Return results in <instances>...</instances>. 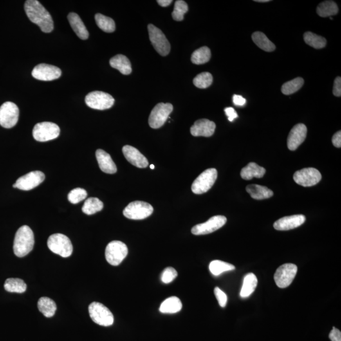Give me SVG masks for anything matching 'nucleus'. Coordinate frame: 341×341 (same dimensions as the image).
Instances as JSON below:
<instances>
[{"label": "nucleus", "mask_w": 341, "mask_h": 341, "mask_svg": "<svg viewBox=\"0 0 341 341\" xmlns=\"http://www.w3.org/2000/svg\"><path fill=\"white\" fill-rule=\"evenodd\" d=\"M24 9L29 20L37 25L42 32H52L54 29L52 17L39 1L28 0L25 3Z\"/></svg>", "instance_id": "f257e3e1"}, {"label": "nucleus", "mask_w": 341, "mask_h": 341, "mask_svg": "<svg viewBox=\"0 0 341 341\" xmlns=\"http://www.w3.org/2000/svg\"><path fill=\"white\" fill-rule=\"evenodd\" d=\"M34 245V236L28 226L24 225L15 234L13 251L18 257H24L33 250Z\"/></svg>", "instance_id": "f03ea898"}, {"label": "nucleus", "mask_w": 341, "mask_h": 341, "mask_svg": "<svg viewBox=\"0 0 341 341\" xmlns=\"http://www.w3.org/2000/svg\"><path fill=\"white\" fill-rule=\"evenodd\" d=\"M48 246L51 252L62 257H69L72 254L73 246L70 239L67 236L60 233L49 237Z\"/></svg>", "instance_id": "7ed1b4c3"}, {"label": "nucleus", "mask_w": 341, "mask_h": 341, "mask_svg": "<svg viewBox=\"0 0 341 341\" xmlns=\"http://www.w3.org/2000/svg\"><path fill=\"white\" fill-rule=\"evenodd\" d=\"M90 317L96 324L109 327L113 324L114 316L104 305L98 302L92 303L89 307Z\"/></svg>", "instance_id": "20e7f679"}, {"label": "nucleus", "mask_w": 341, "mask_h": 341, "mask_svg": "<svg viewBox=\"0 0 341 341\" xmlns=\"http://www.w3.org/2000/svg\"><path fill=\"white\" fill-rule=\"evenodd\" d=\"M217 178V171L214 168L204 170L194 181L192 192L195 194H203L208 191L214 185Z\"/></svg>", "instance_id": "39448f33"}, {"label": "nucleus", "mask_w": 341, "mask_h": 341, "mask_svg": "<svg viewBox=\"0 0 341 341\" xmlns=\"http://www.w3.org/2000/svg\"><path fill=\"white\" fill-rule=\"evenodd\" d=\"M129 252L126 244L120 241H113L107 244L105 250L107 262L113 266H118L127 257Z\"/></svg>", "instance_id": "423d86ee"}, {"label": "nucleus", "mask_w": 341, "mask_h": 341, "mask_svg": "<svg viewBox=\"0 0 341 341\" xmlns=\"http://www.w3.org/2000/svg\"><path fill=\"white\" fill-rule=\"evenodd\" d=\"M60 129L55 123L42 122L37 123L34 127L33 135L34 138L38 142H47L58 137Z\"/></svg>", "instance_id": "0eeeda50"}, {"label": "nucleus", "mask_w": 341, "mask_h": 341, "mask_svg": "<svg viewBox=\"0 0 341 341\" xmlns=\"http://www.w3.org/2000/svg\"><path fill=\"white\" fill-rule=\"evenodd\" d=\"M173 106L170 103L161 102L157 104L152 110L149 118V126L152 129H158L163 127L172 113Z\"/></svg>", "instance_id": "6e6552de"}, {"label": "nucleus", "mask_w": 341, "mask_h": 341, "mask_svg": "<svg viewBox=\"0 0 341 341\" xmlns=\"http://www.w3.org/2000/svg\"><path fill=\"white\" fill-rule=\"evenodd\" d=\"M154 208L145 202L135 201L130 203L123 210V215L128 219L142 220L147 218L153 213Z\"/></svg>", "instance_id": "1a4fd4ad"}, {"label": "nucleus", "mask_w": 341, "mask_h": 341, "mask_svg": "<svg viewBox=\"0 0 341 341\" xmlns=\"http://www.w3.org/2000/svg\"><path fill=\"white\" fill-rule=\"evenodd\" d=\"M148 31L150 41L157 52L163 57L167 56L170 52V46L162 31L152 24H149Z\"/></svg>", "instance_id": "9d476101"}, {"label": "nucleus", "mask_w": 341, "mask_h": 341, "mask_svg": "<svg viewBox=\"0 0 341 341\" xmlns=\"http://www.w3.org/2000/svg\"><path fill=\"white\" fill-rule=\"evenodd\" d=\"M85 103L91 108L104 110L113 106L114 100L110 94L102 91H94L85 97Z\"/></svg>", "instance_id": "9b49d317"}, {"label": "nucleus", "mask_w": 341, "mask_h": 341, "mask_svg": "<svg viewBox=\"0 0 341 341\" xmlns=\"http://www.w3.org/2000/svg\"><path fill=\"white\" fill-rule=\"evenodd\" d=\"M19 109L15 103L6 102L0 107V125L4 129H11L19 120Z\"/></svg>", "instance_id": "f8f14e48"}, {"label": "nucleus", "mask_w": 341, "mask_h": 341, "mask_svg": "<svg viewBox=\"0 0 341 341\" xmlns=\"http://www.w3.org/2000/svg\"><path fill=\"white\" fill-rule=\"evenodd\" d=\"M298 268L293 264H285L277 269L274 274L275 284L279 288H286L292 283Z\"/></svg>", "instance_id": "ddd939ff"}, {"label": "nucleus", "mask_w": 341, "mask_h": 341, "mask_svg": "<svg viewBox=\"0 0 341 341\" xmlns=\"http://www.w3.org/2000/svg\"><path fill=\"white\" fill-rule=\"evenodd\" d=\"M294 180L304 187H312L319 183L322 175L319 170L313 168H304L298 170L293 176Z\"/></svg>", "instance_id": "4468645a"}, {"label": "nucleus", "mask_w": 341, "mask_h": 341, "mask_svg": "<svg viewBox=\"0 0 341 341\" xmlns=\"http://www.w3.org/2000/svg\"><path fill=\"white\" fill-rule=\"evenodd\" d=\"M44 179L45 175L43 172L39 170H35L29 172L18 179L16 182L13 184V187L28 191L39 186L43 182Z\"/></svg>", "instance_id": "2eb2a0df"}, {"label": "nucleus", "mask_w": 341, "mask_h": 341, "mask_svg": "<svg viewBox=\"0 0 341 341\" xmlns=\"http://www.w3.org/2000/svg\"><path fill=\"white\" fill-rule=\"evenodd\" d=\"M227 222V219L223 215H215L205 223L197 224L192 229V234L204 235L210 234L221 228Z\"/></svg>", "instance_id": "dca6fc26"}, {"label": "nucleus", "mask_w": 341, "mask_h": 341, "mask_svg": "<svg viewBox=\"0 0 341 341\" xmlns=\"http://www.w3.org/2000/svg\"><path fill=\"white\" fill-rule=\"evenodd\" d=\"M32 75L35 79L42 81H51L61 77L62 71L58 67L53 65L41 64L34 67Z\"/></svg>", "instance_id": "f3484780"}, {"label": "nucleus", "mask_w": 341, "mask_h": 341, "mask_svg": "<svg viewBox=\"0 0 341 341\" xmlns=\"http://www.w3.org/2000/svg\"><path fill=\"white\" fill-rule=\"evenodd\" d=\"M307 128L299 123L291 129L288 137V147L290 150H297L307 137Z\"/></svg>", "instance_id": "a211bd4d"}, {"label": "nucleus", "mask_w": 341, "mask_h": 341, "mask_svg": "<svg viewBox=\"0 0 341 341\" xmlns=\"http://www.w3.org/2000/svg\"><path fill=\"white\" fill-rule=\"evenodd\" d=\"M122 150L125 158L135 167L145 168L149 165L147 158L136 148L130 145H125L123 147Z\"/></svg>", "instance_id": "6ab92c4d"}, {"label": "nucleus", "mask_w": 341, "mask_h": 341, "mask_svg": "<svg viewBox=\"0 0 341 341\" xmlns=\"http://www.w3.org/2000/svg\"><path fill=\"white\" fill-rule=\"evenodd\" d=\"M214 122L207 119H201L196 121L190 129V132L194 136L209 137L214 134L215 130Z\"/></svg>", "instance_id": "aec40b11"}, {"label": "nucleus", "mask_w": 341, "mask_h": 341, "mask_svg": "<svg viewBox=\"0 0 341 341\" xmlns=\"http://www.w3.org/2000/svg\"><path fill=\"white\" fill-rule=\"evenodd\" d=\"M305 215H293L280 218L273 224V227L276 230L287 231L299 227L305 222Z\"/></svg>", "instance_id": "412c9836"}, {"label": "nucleus", "mask_w": 341, "mask_h": 341, "mask_svg": "<svg viewBox=\"0 0 341 341\" xmlns=\"http://www.w3.org/2000/svg\"><path fill=\"white\" fill-rule=\"evenodd\" d=\"M99 167L102 171L107 174H114L117 171L115 163L109 154L102 149H98L96 152Z\"/></svg>", "instance_id": "4be33fe9"}, {"label": "nucleus", "mask_w": 341, "mask_h": 341, "mask_svg": "<svg viewBox=\"0 0 341 341\" xmlns=\"http://www.w3.org/2000/svg\"><path fill=\"white\" fill-rule=\"evenodd\" d=\"M69 24L77 36L82 40L88 39L89 34L84 22L75 13H69L68 15Z\"/></svg>", "instance_id": "5701e85b"}, {"label": "nucleus", "mask_w": 341, "mask_h": 341, "mask_svg": "<svg viewBox=\"0 0 341 341\" xmlns=\"http://www.w3.org/2000/svg\"><path fill=\"white\" fill-rule=\"evenodd\" d=\"M266 171L264 168L259 167L257 164L250 163L241 170V176L245 180H250L253 178H261L264 176Z\"/></svg>", "instance_id": "b1692460"}, {"label": "nucleus", "mask_w": 341, "mask_h": 341, "mask_svg": "<svg viewBox=\"0 0 341 341\" xmlns=\"http://www.w3.org/2000/svg\"><path fill=\"white\" fill-rule=\"evenodd\" d=\"M109 64L113 68L117 69L123 75H129L132 73L131 63L125 55L115 56L110 60Z\"/></svg>", "instance_id": "393cba45"}, {"label": "nucleus", "mask_w": 341, "mask_h": 341, "mask_svg": "<svg viewBox=\"0 0 341 341\" xmlns=\"http://www.w3.org/2000/svg\"><path fill=\"white\" fill-rule=\"evenodd\" d=\"M246 190L252 198L256 200L271 198L273 195L272 190L269 189L268 187L259 185H248Z\"/></svg>", "instance_id": "a878e982"}, {"label": "nucleus", "mask_w": 341, "mask_h": 341, "mask_svg": "<svg viewBox=\"0 0 341 341\" xmlns=\"http://www.w3.org/2000/svg\"><path fill=\"white\" fill-rule=\"evenodd\" d=\"M182 309V303L176 297H171L164 301L159 311L163 313H176Z\"/></svg>", "instance_id": "bb28decb"}, {"label": "nucleus", "mask_w": 341, "mask_h": 341, "mask_svg": "<svg viewBox=\"0 0 341 341\" xmlns=\"http://www.w3.org/2000/svg\"><path fill=\"white\" fill-rule=\"evenodd\" d=\"M39 310L45 317L51 318L55 315L57 307L55 302L48 297H41L37 302Z\"/></svg>", "instance_id": "cd10ccee"}, {"label": "nucleus", "mask_w": 341, "mask_h": 341, "mask_svg": "<svg viewBox=\"0 0 341 341\" xmlns=\"http://www.w3.org/2000/svg\"><path fill=\"white\" fill-rule=\"evenodd\" d=\"M258 280L253 273H249L244 278L243 286H242L240 296L242 298H248L254 292L257 288Z\"/></svg>", "instance_id": "c85d7f7f"}, {"label": "nucleus", "mask_w": 341, "mask_h": 341, "mask_svg": "<svg viewBox=\"0 0 341 341\" xmlns=\"http://www.w3.org/2000/svg\"><path fill=\"white\" fill-rule=\"evenodd\" d=\"M252 40L260 49L267 52H272L275 49V46L268 37L261 32H255L252 34Z\"/></svg>", "instance_id": "c756f323"}, {"label": "nucleus", "mask_w": 341, "mask_h": 341, "mask_svg": "<svg viewBox=\"0 0 341 341\" xmlns=\"http://www.w3.org/2000/svg\"><path fill=\"white\" fill-rule=\"evenodd\" d=\"M339 8L338 4L333 1H325L318 4L317 13L321 17L333 16L338 14Z\"/></svg>", "instance_id": "7c9ffc66"}, {"label": "nucleus", "mask_w": 341, "mask_h": 341, "mask_svg": "<svg viewBox=\"0 0 341 341\" xmlns=\"http://www.w3.org/2000/svg\"><path fill=\"white\" fill-rule=\"evenodd\" d=\"M4 289L8 292L23 293L27 289V284L19 278H9L4 284Z\"/></svg>", "instance_id": "2f4dec72"}, {"label": "nucleus", "mask_w": 341, "mask_h": 341, "mask_svg": "<svg viewBox=\"0 0 341 341\" xmlns=\"http://www.w3.org/2000/svg\"><path fill=\"white\" fill-rule=\"evenodd\" d=\"M104 207V204L100 199L91 197L85 201L82 207V212L87 215H93L101 211Z\"/></svg>", "instance_id": "473e14b6"}, {"label": "nucleus", "mask_w": 341, "mask_h": 341, "mask_svg": "<svg viewBox=\"0 0 341 341\" xmlns=\"http://www.w3.org/2000/svg\"><path fill=\"white\" fill-rule=\"evenodd\" d=\"M95 20L99 28L104 32L111 33L115 31V22L111 18L105 16L101 13H97L95 15Z\"/></svg>", "instance_id": "72a5a7b5"}, {"label": "nucleus", "mask_w": 341, "mask_h": 341, "mask_svg": "<svg viewBox=\"0 0 341 341\" xmlns=\"http://www.w3.org/2000/svg\"><path fill=\"white\" fill-rule=\"evenodd\" d=\"M211 58V52L208 47L204 46L193 53L191 60L193 64L202 65L206 64Z\"/></svg>", "instance_id": "f704fd0d"}, {"label": "nucleus", "mask_w": 341, "mask_h": 341, "mask_svg": "<svg viewBox=\"0 0 341 341\" xmlns=\"http://www.w3.org/2000/svg\"><path fill=\"white\" fill-rule=\"evenodd\" d=\"M304 37L305 42L313 48L322 49L326 46V39L315 34L307 32L304 34Z\"/></svg>", "instance_id": "c9c22d12"}, {"label": "nucleus", "mask_w": 341, "mask_h": 341, "mask_svg": "<svg viewBox=\"0 0 341 341\" xmlns=\"http://www.w3.org/2000/svg\"><path fill=\"white\" fill-rule=\"evenodd\" d=\"M235 267L233 265L227 263V262L221 261V260H214L210 262L209 270L213 275H219L222 273L235 270Z\"/></svg>", "instance_id": "e433bc0d"}, {"label": "nucleus", "mask_w": 341, "mask_h": 341, "mask_svg": "<svg viewBox=\"0 0 341 341\" xmlns=\"http://www.w3.org/2000/svg\"><path fill=\"white\" fill-rule=\"evenodd\" d=\"M304 84V78L297 77L291 81L284 83L281 87L282 93L284 95H290L299 91Z\"/></svg>", "instance_id": "4c0bfd02"}, {"label": "nucleus", "mask_w": 341, "mask_h": 341, "mask_svg": "<svg viewBox=\"0 0 341 341\" xmlns=\"http://www.w3.org/2000/svg\"><path fill=\"white\" fill-rule=\"evenodd\" d=\"M188 6L187 3L183 0H178L175 2L173 12L172 13V17L174 21H182L184 19V15L188 12Z\"/></svg>", "instance_id": "58836bf2"}, {"label": "nucleus", "mask_w": 341, "mask_h": 341, "mask_svg": "<svg viewBox=\"0 0 341 341\" xmlns=\"http://www.w3.org/2000/svg\"><path fill=\"white\" fill-rule=\"evenodd\" d=\"M213 77L208 72L199 74L194 79V84L199 89H206L212 84Z\"/></svg>", "instance_id": "ea45409f"}, {"label": "nucleus", "mask_w": 341, "mask_h": 341, "mask_svg": "<svg viewBox=\"0 0 341 341\" xmlns=\"http://www.w3.org/2000/svg\"><path fill=\"white\" fill-rule=\"evenodd\" d=\"M87 196V193L84 189L81 188H77L69 193L68 199L71 204H76L84 201Z\"/></svg>", "instance_id": "a19ab883"}, {"label": "nucleus", "mask_w": 341, "mask_h": 341, "mask_svg": "<svg viewBox=\"0 0 341 341\" xmlns=\"http://www.w3.org/2000/svg\"><path fill=\"white\" fill-rule=\"evenodd\" d=\"M178 276V273L174 268H167L164 270L161 275V280L165 284L170 283Z\"/></svg>", "instance_id": "79ce46f5"}, {"label": "nucleus", "mask_w": 341, "mask_h": 341, "mask_svg": "<svg viewBox=\"0 0 341 341\" xmlns=\"http://www.w3.org/2000/svg\"><path fill=\"white\" fill-rule=\"evenodd\" d=\"M214 294L219 304L221 307H225L228 302V297L225 293L223 292L221 289H220L218 287H216L214 289Z\"/></svg>", "instance_id": "37998d69"}, {"label": "nucleus", "mask_w": 341, "mask_h": 341, "mask_svg": "<svg viewBox=\"0 0 341 341\" xmlns=\"http://www.w3.org/2000/svg\"><path fill=\"white\" fill-rule=\"evenodd\" d=\"M334 95L336 97H341V78L338 77L336 78L334 84Z\"/></svg>", "instance_id": "c03bdc74"}, {"label": "nucleus", "mask_w": 341, "mask_h": 341, "mask_svg": "<svg viewBox=\"0 0 341 341\" xmlns=\"http://www.w3.org/2000/svg\"><path fill=\"white\" fill-rule=\"evenodd\" d=\"M329 337L332 341H341V331L336 327H333L329 334Z\"/></svg>", "instance_id": "a18cd8bd"}, {"label": "nucleus", "mask_w": 341, "mask_h": 341, "mask_svg": "<svg viewBox=\"0 0 341 341\" xmlns=\"http://www.w3.org/2000/svg\"><path fill=\"white\" fill-rule=\"evenodd\" d=\"M224 111H225L226 114L227 115L228 120L230 122H233L235 118L239 117L237 112L235 111V110L234 108H233V107H226V108L224 109Z\"/></svg>", "instance_id": "49530a36"}, {"label": "nucleus", "mask_w": 341, "mask_h": 341, "mask_svg": "<svg viewBox=\"0 0 341 341\" xmlns=\"http://www.w3.org/2000/svg\"><path fill=\"white\" fill-rule=\"evenodd\" d=\"M233 102L236 106H243L246 104V101L245 99L239 95H234L233 98Z\"/></svg>", "instance_id": "de8ad7c7"}, {"label": "nucleus", "mask_w": 341, "mask_h": 341, "mask_svg": "<svg viewBox=\"0 0 341 341\" xmlns=\"http://www.w3.org/2000/svg\"><path fill=\"white\" fill-rule=\"evenodd\" d=\"M333 145L336 147H341V132L339 131L337 133L334 135L333 139H332Z\"/></svg>", "instance_id": "09e8293b"}, {"label": "nucleus", "mask_w": 341, "mask_h": 341, "mask_svg": "<svg viewBox=\"0 0 341 341\" xmlns=\"http://www.w3.org/2000/svg\"><path fill=\"white\" fill-rule=\"evenodd\" d=\"M157 2H158L159 5L163 6V7H167V6L171 4L172 1L171 0H158Z\"/></svg>", "instance_id": "8fccbe9b"}, {"label": "nucleus", "mask_w": 341, "mask_h": 341, "mask_svg": "<svg viewBox=\"0 0 341 341\" xmlns=\"http://www.w3.org/2000/svg\"><path fill=\"white\" fill-rule=\"evenodd\" d=\"M256 2H259V3H265V2L271 1L270 0H255Z\"/></svg>", "instance_id": "3c124183"}, {"label": "nucleus", "mask_w": 341, "mask_h": 341, "mask_svg": "<svg viewBox=\"0 0 341 341\" xmlns=\"http://www.w3.org/2000/svg\"><path fill=\"white\" fill-rule=\"evenodd\" d=\"M150 168H151L152 170H154V165H150Z\"/></svg>", "instance_id": "603ef678"}]
</instances>
